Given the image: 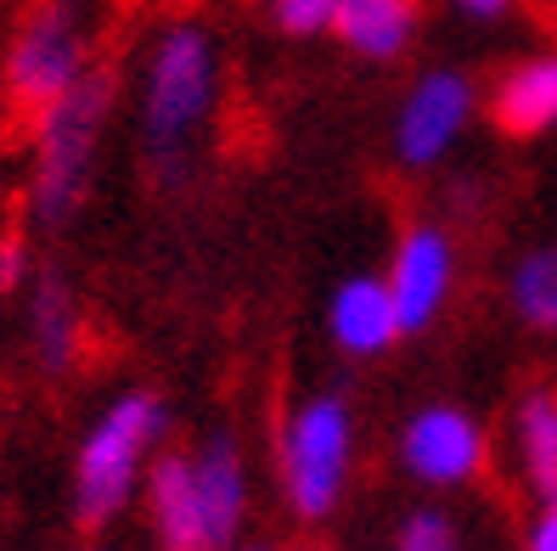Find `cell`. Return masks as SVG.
Returning <instances> with one entry per match:
<instances>
[{"label":"cell","mask_w":557,"mask_h":551,"mask_svg":"<svg viewBox=\"0 0 557 551\" xmlns=\"http://www.w3.org/2000/svg\"><path fill=\"white\" fill-rule=\"evenodd\" d=\"M333 28L344 35L349 51L372 57V62H388L411 46V28H417V12L400 7V0H344Z\"/></svg>","instance_id":"13"},{"label":"cell","mask_w":557,"mask_h":551,"mask_svg":"<svg viewBox=\"0 0 557 551\" xmlns=\"http://www.w3.org/2000/svg\"><path fill=\"white\" fill-rule=\"evenodd\" d=\"M496 124L507 136H541L557 124V51L530 57L496 85V102H490Z\"/></svg>","instance_id":"11"},{"label":"cell","mask_w":557,"mask_h":551,"mask_svg":"<svg viewBox=\"0 0 557 551\" xmlns=\"http://www.w3.org/2000/svg\"><path fill=\"white\" fill-rule=\"evenodd\" d=\"M271 17L287 28V35H315V28H326L338 17V7L333 0H276Z\"/></svg>","instance_id":"18"},{"label":"cell","mask_w":557,"mask_h":551,"mask_svg":"<svg viewBox=\"0 0 557 551\" xmlns=\"http://www.w3.org/2000/svg\"><path fill=\"white\" fill-rule=\"evenodd\" d=\"M163 428V405L152 395H124L108 405V416L90 428L79 450V478H74V501L85 524H102L124 506V496L136 490V467L147 456V444Z\"/></svg>","instance_id":"4"},{"label":"cell","mask_w":557,"mask_h":551,"mask_svg":"<svg viewBox=\"0 0 557 551\" xmlns=\"http://www.w3.org/2000/svg\"><path fill=\"white\" fill-rule=\"evenodd\" d=\"M473 113V85L462 74H422L411 85V96L400 102L395 118V152L406 158L411 170L434 164V158L462 136V124Z\"/></svg>","instance_id":"6"},{"label":"cell","mask_w":557,"mask_h":551,"mask_svg":"<svg viewBox=\"0 0 557 551\" xmlns=\"http://www.w3.org/2000/svg\"><path fill=\"white\" fill-rule=\"evenodd\" d=\"M395 551H456V529L445 524L440 512H411L400 524Z\"/></svg>","instance_id":"17"},{"label":"cell","mask_w":557,"mask_h":551,"mask_svg":"<svg viewBox=\"0 0 557 551\" xmlns=\"http://www.w3.org/2000/svg\"><path fill=\"white\" fill-rule=\"evenodd\" d=\"M400 450H406L411 478H422V484H462L484 462V434H479V423L468 411L429 405V411L411 416Z\"/></svg>","instance_id":"7"},{"label":"cell","mask_w":557,"mask_h":551,"mask_svg":"<svg viewBox=\"0 0 557 551\" xmlns=\"http://www.w3.org/2000/svg\"><path fill=\"white\" fill-rule=\"evenodd\" d=\"M462 12H468V17H479V23H490V17H502L507 7H496V0H468Z\"/></svg>","instance_id":"21"},{"label":"cell","mask_w":557,"mask_h":551,"mask_svg":"<svg viewBox=\"0 0 557 551\" xmlns=\"http://www.w3.org/2000/svg\"><path fill=\"white\" fill-rule=\"evenodd\" d=\"M349 450H355V423L344 395H315L293 411L282 434V484L299 517H326L338 506L349 478Z\"/></svg>","instance_id":"3"},{"label":"cell","mask_w":557,"mask_h":551,"mask_svg":"<svg viewBox=\"0 0 557 551\" xmlns=\"http://www.w3.org/2000/svg\"><path fill=\"white\" fill-rule=\"evenodd\" d=\"M191 490H198V512H203V535L209 551H225L248 512V473L232 439H209L191 456Z\"/></svg>","instance_id":"9"},{"label":"cell","mask_w":557,"mask_h":551,"mask_svg":"<svg viewBox=\"0 0 557 551\" xmlns=\"http://www.w3.org/2000/svg\"><path fill=\"white\" fill-rule=\"evenodd\" d=\"M450 293V242L434 225H417V231L400 237L395 271H388V299H395L400 333H422L440 315Z\"/></svg>","instance_id":"8"},{"label":"cell","mask_w":557,"mask_h":551,"mask_svg":"<svg viewBox=\"0 0 557 551\" xmlns=\"http://www.w3.org/2000/svg\"><path fill=\"white\" fill-rule=\"evenodd\" d=\"M326 327H333V343L344 354H383L388 343L400 338V315H395V299H388V281L349 276L333 293Z\"/></svg>","instance_id":"10"},{"label":"cell","mask_w":557,"mask_h":551,"mask_svg":"<svg viewBox=\"0 0 557 551\" xmlns=\"http://www.w3.org/2000/svg\"><path fill=\"white\" fill-rule=\"evenodd\" d=\"M28 327H35V349L51 372H62L79 349V315H74V293L57 271L40 276L35 287V310H28Z\"/></svg>","instance_id":"14"},{"label":"cell","mask_w":557,"mask_h":551,"mask_svg":"<svg viewBox=\"0 0 557 551\" xmlns=\"http://www.w3.org/2000/svg\"><path fill=\"white\" fill-rule=\"evenodd\" d=\"M85 79V35L69 12H35L7 57V85L23 108H57L62 96Z\"/></svg>","instance_id":"5"},{"label":"cell","mask_w":557,"mask_h":551,"mask_svg":"<svg viewBox=\"0 0 557 551\" xmlns=\"http://www.w3.org/2000/svg\"><path fill=\"white\" fill-rule=\"evenodd\" d=\"M102 118H108V79L85 74L57 108L40 118V152H35V214L40 225H62L85 186H90V158L102 141Z\"/></svg>","instance_id":"1"},{"label":"cell","mask_w":557,"mask_h":551,"mask_svg":"<svg viewBox=\"0 0 557 551\" xmlns=\"http://www.w3.org/2000/svg\"><path fill=\"white\" fill-rule=\"evenodd\" d=\"M530 551H557V506L535 524V535H530Z\"/></svg>","instance_id":"20"},{"label":"cell","mask_w":557,"mask_h":551,"mask_svg":"<svg viewBox=\"0 0 557 551\" xmlns=\"http://www.w3.org/2000/svg\"><path fill=\"white\" fill-rule=\"evenodd\" d=\"M518 439H523V467H530L535 490L546 496V506H557V400L552 395H530V400H523Z\"/></svg>","instance_id":"15"},{"label":"cell","mask_w":557,"mask_h":551,"mask_svg":"<svg viewBox=\"0 0 557 551\" xmlns=\"http://www.w3.org/2000/svg\"><path fill=\"white\" fill-rule=\"evenodd\" d=\"M152 517L170 551H209L198 490H191V456H163L152 467Z\"/></svg>","instance_id":"12"},{"label":"cell","mask_w":557,"mask_h":551,"mask_svg":"<svg viewBox=\"0 0 557 551\" xmlns=\"http://www.w3.org/2000/svg\"><path fill=\"white\" fill-rule=\"evenodd\" d=\"M17 281H23V242L7 237L0 242V287H17Z\"/></svg>","instance_id":"19"},{"label":"cell","mask_w":557,"mask_h":551,"mask_svg":"<svg viewBox=\"0 0 557 551\" xmlns=\"http://www.w3.org/2000/svg\"><path fill=\"white\" fill-rule=\"evenodd\" d=\"M214 108V46L198 23L163 28L147 57V90H141V124L158 158H170Z\"/></svg>","instance_id":"2"},{"label":"cell","mask_w":557,"mask_h":551,"mask_svg":"<svg viewBox=\"0 0 557 551\" xmlns=\"http://www.w3.org/2000/svg\"><path fill=\"white\" fill-rule=\"evenodd\" d=\"M512 310L535 333H557V248H535L512 271Z\"/></svg>","instance_id":"16"},{"label":"cell","mask_w":557,"mask_h":551,"mask_svg":"<svg viewBox=\"0 0 557 551\" xmlns=\"http://www.w3.org/2000/svg\"><path fill=\"white\" fill-rule=\"evenodd\" d=\"M243 551H271V546H243Z\"/></svg>","instance_id":"22"}]
</instances>
